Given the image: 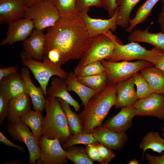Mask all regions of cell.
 <instances>
[{
	"mask_svg": "<svg viewBox=\"0 0 164 164\" xmlns=\"http://www.w3.org/2000/svg\"><path fill=\"white\" fill-rule=\"evenodd\" d=\"M128 164H139V161L136 159L135 158L133 160L130 161Z\"/></svg>",
	"mask_w": 164,
	"mask_h": 164,
	"instance_id": "cell-48",
	"label": "cell"
},
{
	"mask_svg": "<svg viewBox=\"0 0 164 164\" xmlns=\"http://www.w3.org/2000/svg\"><path fill=\"white\" fill-rule=\"evenodd\" d=\"M60 18L52 0H46L27 7L24 18L33 21L36 29L43 31L54 26Z\"/></svg>",
	"mask_w": 164,
	"mask_h": 164,
	"instance_id": "cell-6",
	"label": "cell"
},
{
	"mask_svg": "<svg viewBox=\"0 0 164 164\" xmlns=\"http://www.w3.org/2000/svg\"><path fill=\"white\" fill-rule=\"evenodd\" d=\"M74 70L76 77H87L105 71L101 61L92 62L84 66L77 65L74 67Z\"/></svg>",
	"mask_w": 164,
	"mask_h": 164,
	"instance_id": "cell-33",
	"label": "cell"
},
{
	"mask_svg": "<svg viewBox=\"0 0 164 164\" xmlns=\"http://www.w3.org/2000/svg\"><path fill=\"white\" fill-rule=\"evenodd\" d=\"M88 11L79 13L87 30L90 38L93 37L106 32L115 30L118 16L116 9L114 15L108 19H95L91 17L88 13Z\"/></svg>",
	"mask_w": 164,
	"mask_h": 164,
	"instance_id": "cell-12",
	"label": "cell"
},
{
	"mask_svg": "<svg viewBox=\"0 0 164 164\" xmlns=\"http://www.w3.org/2000/svg\"><path fill=\"white\" fill-rule=\"evenodd\" d=\"M9 25L6 37L0 42L1 46L12 45L16 42L24 41L30 35L34 28L33 21L25 18Z\"/></svg>",
	"mask_w": 164,
	"mask_h": 164,
	"instance_id": "cell-14",
	"label": "cell"
},
{
	"mask_svg": "<svg viewBox=\"0 0 164 164\" xmlns=\"http://www.w3.org/2000/svg\"><path fill=\"white\" fill-rule=\"evenodd\" d=\"M27 7L20 0H0V22L10 23L24 18Z\"/></svg>",
	"mask_w": 164,
	"mask_h": 164,
	"instance_id": "cell-18",
	"label": "cell"
},
{
	"mask_svg": "<svg viewBox=\"0 0 164 164\" xmlns=\"http://www.w3.org/2000/svg\"><path fill=\"white\" fill-rule=\"evenodd\" d=\"M21 74L25 82L27 93L30 97L33 110L43 111L45 109L46 97L42 88L36 87L33 84L30 76V71L28 68H22Z\"/></svg>",
	"mask_w": 164,
	"mask_h": 164,
	"instance_id": "cell-21",
	"label": "cell"
},
{
	"mask_svg": "<svg viewBox=\"0 0 164 164\" xmlns=\"http://www.w3.org/2000/svg\"><path fill=\"white\" fill-rule=\"evenodd\" d=\"M132 77L136 87V93L138 99L153 93L148 81L140 73L137 72Z\"/></svg>",
	"mask_w": 164,
	"mask_h": 164,
	"instance_id": "cell-36",
	"label": "cell"
},
{
	"mask_svg": "<svg viewBox=\"0 0 164 164\" xmlns=\"http://www.w3.org/2000/svg\"><path fill=\"white\" fill-rule=\"evenodd\" d=\"M45 36L44 54L56 50L61 66L69 60H80L90 38L79 14L60 17L54 26L47 28Z\"/></svg>",
	"mask_w": 164,
	"mask_h": 164,
	"instance_id": "cell-1",
	"label": "cell"
},
{
	"mask_svg": "<svg viewBox=\"0 0 164 164\" xmlns=\"http://www.w3.org/2000/svg\"><path fill=\"white\" fill-rule=\"evenodd\" d=\"M76 77L84 85L99 92L103 90L108 83L107 74L106 71L92 76Z\"/></svg>",
	"mask_w": 164,
	"mask_h": 164,
	"instance_id": "cell-30",
	"label": "cell"
},
{
	"mask_svg": "<svg viewBox=\"0 0 164 164\" xmlns=\"http://www.w3.org/2000/svg\"><path fill=\"white\" fill-rule=\"evenodd\" d=\"M99 154L103 161L104 164H108L115 158L116 154L104 145L98 142L96 143Z\"/></svg>",
	"mask_w": 164,
	"mask_h": 164,
	"instance_id": "cell-37",
	"label": "cell"
},
{
	"mask_svg": "<svg viewBox=\"0 0 164 164\" xmlns=\"http://www.w3.org/2000/svg\"><path fill=\"white\" fill-rule=\"evenodd\" d=\"M45 41L43 31L35 29L22 43L23 50L20 53L22 60L31 58L41 61L44 54Z\"/></svg>",
	"mask_w": 164,
	"mask_h": 164,
	"instance_id": "cell-13",
	"label": "cell"
},
{
	"mask_svg": "<svg viewBox=\"0 0 164 164\" xmlns=\"http://www.w3.org/2000/svg\"><path fill=\"white\" fill-rule=\"evenodd\" d=\"M138 148L143 151L142 159L145 153L149 149L161 154L164 151V138L162 137L158 132H148L142 138Z\"/></svg>",
	"mask_w": 164,
	"mask_h": 164,
	"instance_id": "cell-26",
	"label": "cell"
},
{
	"mask_svg": "<svg viewBox=\"0 0 164 164\" xmlns=\"http://www.w3.org/2000/svg\"><path fill=\"white\" fill-rule=\"evenodd\" d=\"M43 62L30 58L22 60V64L29 68L42 88L45 96L46 94L47 87L50 78L56 76L66 79L68 73L62 68L59 64L54 62L43 55Z\"/></svg>",
	"mask_w": 164,
	"mask_h": 164,
	"instance_id": "cell-4",
	"label": "cell"
},
{
	"mask_svg": "<svg viewBox=\"0 0 164 164\" xmlns=\"http://www.w3.org/2000/svg\"><path fill=\"white\" fill-rule=\"evenodd\" d=\"M116 84L108 83L104 89L93 96L83 110L78 113L82 131L91 133L102 126L110 109L115 105Z\"/></svg>",
	"mask_w": 164,
	"mask_h": 164,
	"instance_id": "cell-2",
	"label": "cell"
},
{
	"mask_svg": "<svg viewBox=\"0 0 164 164\" xmlns=\"http://www.w3.org/2000/svg\"><path fill=\"white\" fill-rule=\"evenodd\" d=\"M104 34L108 36L114 45V49L111 55L106 60L109 62L129 61L135 60H146L149 57L156 53L159 50L155 47L151 50H147L137 42H132L126 44H121L118 42L117 37L111 31Z\"/></svg>",
	"mask_w": 164,
	"mask_h": 164,
	"instance_id": "cell-5",
	"label": "cell"
},
{
	"mask_svg": "<svg viewBox=\"0 0 164 164\" xmlns=\"http://www.w3.org/2000/svg\"><path fill=\"white\" fill-rule=\"evenodd\" d=\"M18 68L16 66H10L1 68L0 80L6 76L16 73Z\"/></svg>",
	"mask_w": 164,
	"mask_h": 164,
	"instance_id": "cell-45",
	"label": "cell"
},
{
	"mask_svg": "<svg viewBox=\"0 0 164 164\" xmlns=\"http://www.w3.org/2000/svg\"><path fill=\"white\" fill-rule=\"evenodd\" d=\"M66 80L69 91L75 92L79 96L82 105L84 107L93 96L99 92L80 82L77 79L74 72H69Z\"/></svg>",
	"mask_w": 164,
	"mask_h": 164,
	"instance_id": "cell-24",
	"label": "cell"
},
{
	"mask_svg": "<svg viewBox=\"0 0 164 164\" xmlns=\"http://www.w3.org/2000/svg\"><path fill=\"white\" fill-rule=\"evenodd\" d=\"M133 106L137 116H149L164 120V96L153 93L149 95L138 99Z\"/></svg>",
	"mask_w": 164,
	"mask_h": 164,
	"instance_id": "cell-11",
	"label": "cell"
},
{
	"mask_svg": "<svg viewBox=\"0 0 164 164\" xmlns=\"http://www.w3.org/2000/svg\"><path fill=\"white\" fill-rule=\"evenodd\" d=\"M58 99L65 112L71 132L73 134L82 132V127L78 114L71 110L69 103L62 99Z\"/></svg>",
	"mask_w": 164,
	"mask_h": 164,
	"instance_id": "cell-31",
	"label": "cell"
},
{
	"mask_svg": "<svg viewBox=\"0 0 164 164\" xmlns=\"http://www.w3.org/2000/svg\"><path fill=\"white\" fill-rule=\"evenodd\" d=\"M46 116L42 125V136L50 139L57 138L65 143L71 136L66 117L58 98L46 97Z\"/></svg>",
	"mask_w": 164,
	"mask_h": 164,
	"instance_id": "cell-3",
	"label": "cell"
},
{
	"mask_svg": "<svg viewBox=\"0 0 164 164\" xmlns=\"http://www.w3.org/2000/svg\"><path fill=\"white\" fill-rule=\"evenodd\" d=\"M160 0H147L138 8L134 18L131 19L128 26L125 31L129 33L131 32L138 24L146 20L151 13L152 9Z\"/></svg>",
	"mask_w": 164,
	"mask_h": 164,
	"instance_id": "cell-29",
	"label": "cell"
},
{
	"mask_svg": "<svg viewBox=\"0 0 164 164\" xmlns=\"http://www.w3.org/2000/svg\"><path fill=\"white\" fill-rule=\"evenodd\" d=\"M162 131L164 132L162 133V135L164 136V127H163L161 129Z\"/></svg>",
	"mask_w": 164,
	"mask_h": 164,
	"instance_id": "cell-49",
	"label": "cell"
},
{
	"mask_svg": "<svg viewBox=\"0 0 164 164\" xmlns=\"http://www.w3.org/2000/svg\"><path fill=\"white\" fill-rule=\"evenodd\" d=\"M137 115L133 106L122 107L117 114L108 119L103 126L118 133H126L132 126L133 119Z\"/></svg>",
	"mask_w": 164,
	"mask_h": 164,
	"instance_id": "cell-16",
	"label": "cell"
},
{
	"mask_svg": "<svg viewBox=\"0 0 164 164\" xmlns=\"http://www.w3.org/2000/svg\"><path fill=\"white\" fill-rule=\"evenodd\" d=\"M43 118V111L33 110L22 116L20 119L30 128L34 135L39 140L42 136Z\"/></svg>",
	"mask_w": 164,
	"mask_h": 164,
	"instance_id": "cell-28",
	"label": "cell"
},
{
	"mask_svg": "<svg viewBox=\"0 0 164 164\" xmlns=\"http://www.w3.org/2000/svg\"><path fill=\"white\" fill-rule=\"evenodd\" d=\"M132 77L117 84L116 102L114 105L118 109L125 107L133 106L138 99Z\"/></svg>",
	"mask_w": 164,
	"mask_h": 164,
	"instance_id": "cell-17",
	"label": "cell"
},
{
	"mask_svg": "<svg viewBox=\"0 0 164 164\" xmlns=\"http://www.w3.org/2000/svg\"><path fill=\"white\" fill-rule=\"evenodd\" d=\"M0 142L3 143L5 145L8 146L10 147H14L22 153H25V149L23 147L18 145L8 139L0 131Z\"/></svg>",
	"mask_w": 164,
	"mask_h": 164,
	"instance_id": "cell-44",
	"label": "cell"
},
{
	"mask_svg": "<svg viewBox=\"0 0 164 164\" xmlns=\"http://www.w3.org/2000/svg\"><path fill=\"white\" fill-rule=\"evenodd\" d=\"M30 97L24 93L12 98L9 101L7 118L9 123L15 122L31 110Z\"/></svg>",
	"mask_w": 164,
	"mask_h": 164,
	"instance_id": "cell-20",
	"label": "cell"
},
{
	"mask_svg": "<svg viewBox=\"0 0 164 164\" xmlns=\"http://www.w3.org/2000/svg\"><path fill=\"white\" fill-rule=\"evenodd\" d=\"M39 141L40 148L39 164H65L68 162L66 151L57 138L50 139L41 136Z\"/></svg>",
	"mask_w": 164,
	"mask_h": 164,
	"instance_id": "cell-10",
	"label": "cell"
},
{
	"mask_svg": "<svg viewBox=\"0 0 164 164\" xmlns=\"http://www.w3.org/2000/svg\"><path fill=\"white\" fill-rule=\"evenodd\" d=\"M140 73L148 81L153 93L164 94V70L155 66L144 68Z\"/></svg>",
	"mask_w": 164,
	"mask_h": 164,
	"instance_id": "cell-25",
	"label": "cell"
},
{
	"mask_svg": "<svg viewBox=\"0 0 164 164\" xmlns=\"http://www.w3.org/2000/svg\"><path fill=\"white\" fill-rule=\"evenodd\" d=\"M85 145L87 153L91 160L93 162L96 161L101 164H104V162L99 154L96 143Z\"/></svg>",
	"mask_w": 164,
	"mask_h": 164,
	"instance_id": "cell-40",
	"label": "cell"
},
{
	"mask_svg": "<svg viewBox=\"0 0 164 164\" xmlns=\"http://www.w3.org/2000/svg\"><path fill=\"white\" fill-rule=\"evenodd\" d=\"M102 7L107 12L111 17L114 14L117 7V0H101Z\"/></svg>",
	"mask_w": 164,
	"mask_h": 164,
	"instance_id": "cell-42",
	"label": "cell"
},
{
	"mask_svg": "<svg viewBox=\"0 0 164 164\" xmlns=\"http://www.w3.org/2000/svg\"><path fill=\"white\" fill-rule=\"evenodd\" d=\"M145 159L149 164H164V152H162L160 156H155L145 152Z\"/></svg>",
	"mask_w": 164,
	"mask_h": 164,
	"instance_id": "cell-43",
	"label": "cell"
},
{
	"mask_svg": "<svg viewBox=\"0 0 164 164\" xmlns=\"http://www.w3.org/2000/svg\"><path fill=\"white\" fill-rule=\"evenodd\" d=\"M58 10L60 17L79 14L76 6L77 0H52Z\"/></svg>",
	"mask_w": 164,
	"mask_h": 164,
	"instance_id": "cell-35",
	"label": "cell"
},
{
	"mask_svg": "<svg viewBox=\"0 0 164 164\" xmlns=\"http://www.w3.org/2000/svg\"><path fill=\"white\" fill-rule=\"evenodd\" d=\"M9 101L0 92V126L7 118L9 110Z\"/></svg>",
	"mask_w": 164,
	"mask_h": 164,
	"instance_id": "cell-41",
	"label": "cell"
},
{
	"mask_svg": "<svg viewBox=\"0 0 164 164\" xmlns=\"http://www.w3.org/2000/svg\"><path fill=\"white\" fill-rule=\"evenodd\" d=\"M67 158L75 164H93L85 148L72 146L65 150Z\"/></svg>",
	"mask_w": 164,
	"mask_h": 164,
	"instance_id": "cell-32",
	"label": "cell"
},
{
	"mask_svg": "<svg viewBox=\"0 0 164 164\" xmlns=\"http://www.w3.org/2000/svg\"><path fill=\"white\" fill-rule=\"evenodd\" d=\"M128 40L130 42L151 44L164 53V33L162 32L152 33L149 32V28L144 30L135 29L130 33Z\"/></svg>",
	"mask_w": 164,
	"mask_h": 164,
	"instance_id": "cell-23",
	"label": "cell"
},
{
	"mask_svg": "<svg viewBox=\"0 0 164 164\" xmlns=\"http://www.w3.org/2000/svg\"><path fill=\"white\" fill-rule=\"evenodd\" d=\"M91 133L97 142L111 150H121L128 140L126 133H118L103 126L96 128Z\"/></svg>",
	"mask_w": 164,
	"mask_h": 164,
	"instance_id": "cell-15",
	"label": "cell"
},
{
	"mask_svg": "<svg viewBox=\"0 0 164 164\" xmlns=\"http://www.w3.org/2000/svg\"><path fill=\"white\" fill-rule=\"evenodd\" d=\"M140 0H117L118 16L117 26L127 28L131 20V12L136 4Z\"/></svg>",
	"mask_w": 164,
	"mask_h": 164,
	"instance_id": "cell-27",
	"label": "cell"
},
{
	"mask_svg": "<svg viewBox=\"0 0 164 164\" xmlns=\"http://www.w3.org/2000/svg\"><path fill=\"white\" fill-rule=\"evenodd\" d=\"M97 142L91 133L82 131L71 135L62 145L63 149H66L74 145L82 144L84 145Z\"/></svg>",
	"mask_w": 164,
	"mask_h": 164,
	"instance_id": "cell-34",
	"label": "cell"
},
{
	"mask_svg": "<svg viewBox=\"0 0 164 164\" xmlns=\"http://www.w3.org/2000/svg\"><path fill=\"white\" fill-rule=\"evenodd\" d=\"M6 128L13 139L26 144L29 155V164H39L40 148L39 140L30 131L29 127L20 119L14 123H8Z\"/></svg>",
	"mask_w": 164,
	"mask_h": 164,
	"instance_id": "cell-9",
	"label": "cell"
},
{
	"mask_svg": "<svg viewBox=\"0 0 164 164\" xmlns=\"http://www.w3.org/2000/svg\"><path fill=\"white\" fill-rule=\"evenodd\" d=\"M146 61L153 63L156 67L164 70V53L160 50L149 57Z\"/></svg>",
	"mask_w": 164,
	"mask_h": 164,
	"instance_id": "cell-39",
	"label": "cell"
},
{
	"mask_svg": "<svg viewBox=\"0 0 164 164\" xmlns=\"http://www.w3.org/2000/svg\"><path fill=\"white\" fill-rule=\"evenodd\" d=\"M107 74L108 83L116 84L132 76L141 70L154 66L149 61L138 60L133 62L127 61L110 62L104 60L101 61Z\"/></svg>",
	"mask_w": 164,
	"mask_h": 164,
	"instance_id": "cell-7",
	"label": "cell"
},
{
	"mask_svg": "<svg viewBox=\"0 0 164 164\" xmlns=\"http://www.w3.org/2000/svg\"><path fill=\"white\" fill-rule=\"evenodd\" d=\"M23 5L27 7L36 3L46 0H20Z\"/></svg>",
	"mask_w": 164,
	"mask_h": 164,
	"instance_id": "cell-47",
	"label": "cell"
},
{
	"mask_svg": "<svg viewBox=\"0 0 164 164\" xmlns=\"http://www.w3.org/2000/svg\"><path fill=\"white\" fill-rule=\"evenodd\" d=\"M76 6L79 12L88 11L91 7H102L101 0H77Z\"/></svg>",
	"mask_w": 164,
	"mask_h": 164,
	"instance_id": "cell-38",
	"label": "cell"
},
{
	"mask_svg": "<svg viewBox=\"0 0 164 164\" xmlns=\"http://www.w3.org/2000/svg\"><path fill=\"white\" fill-rule=\"evenodd\" d=\"M114 49L112 40L104 34L90 38L77 65L84 66L94 62L107 60Z\"/></svg>",
	"mask_w": 164,
	"mask_h": 164,
	"instance_id": "cell-8",
	"label": "cell"
},
{
	"mask_svg": "<svg viewBox=\"0 0 164 164\" xmlns=\"http://www.w3.org/2000/svg\"><path fill=\"white\" fill-rule=\"evenodd\" d=\"M47 97L60 98L73 106L75 111L80 110V105L69 92L66 79L53 77L50 86L47 89Z\"/></svg>",
	"mask_w": 164,
	"mask_h": 164,
	"instance_id": "cell-22",
	"label": "cell"
},
{
	"mask_svg": "<svg viewBox=\"0 0 164 164\" xmlns=\"http://www.w3.org/2000/svg\"><path fill=\"white\" fill-rule=\"evenodd\" d=\"M0 92L9 101L21 94L27 93L26 84L21 74L17 72L0 80Z\"/></svg>",
	"mask_w": 164,
	"mask_h": 164,
	"instance_id": "cell-19",
	"label": "cell"
},
{
	"mask_svg": "<svg viewBox=\"0 0 164 164\" xmlns=\"http://www.w3.org/2000/svg\"><path fill=\"white\" fill-rule=\"evenodd\" d=\"M162 1V10L158 17L157 22L160 26L161 32L164 33V0Z\"/></svg>",
	"mask_w": 164,
	"mask_h": 164,
	"instance_id": "cell-46",
	"label": "cell"
}]
</instances>
